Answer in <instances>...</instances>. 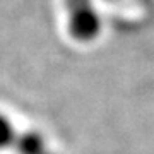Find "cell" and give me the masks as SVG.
<instances>
[{
	"label": "cell",
	"instance_id": "cell-1",
	"mask_svg": "<svg viewBox=\"0 0 154 154\" xmlns=\"http://www.w3.org/2000/svg\"><path fill=\"white\" fill-rule=\"evenodd\" d=\"M69 33L75 41L89 43L101 33V16L93 0H65Z\"/></svg>",
	"mask_w": 154,
	"mask_h": 154
},
{
	"label": "cell",
	"instance_id": "cell-3",
	"mask_svg": "<svg viewBox=\"0 0 154 154\" xmlns=\"http://www.w3.org/2000/svg\"><path fill=\"white\" fill-rule=\"evenodd\" d=\"M17 134L19 132L16 130V127H14L11 118L7 115H4V113H0V151L12 147L14 142H16Z\"/></svg>",
	"mask_w": 154,
	"mask_h": 154
},
{
	"label": "cell",
	"instance_id": "cell-4",
	"mask_svg": "<svg viewBox=\"0 0 154 154\" xmlns=\"http://www.w3.org/2000/svg\"><path fill=\"white\" fill-rule=\"evenodd\" d=\"M45 154H57V152H53V151H50V149H48V151H46Z\"/></svg>",
	"mask_w": 154,
	"mask_h": 154
},
{
	"label": "cell",
	"instance_id": "cell-2",
	"mask_svg": "<svg viewBox=\"0 0 154 154\" xmlns=\"http://www.w3.org/2000/svg\"><path fill=\"white\" fill-rule=\"evenodd\" d=\"M12 147L16 149L17 154H45L48 151L45 137L36 130L19 132Z\"/></svg>",
	"mask_w": 154,
	"mask_h": 154
}]
</instances>
